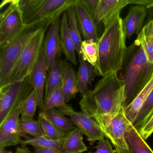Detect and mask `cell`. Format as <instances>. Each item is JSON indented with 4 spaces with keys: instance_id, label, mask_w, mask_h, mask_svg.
<instances>
[{
    "instance_id": "cell-1",
    "label": "cell",
    "mask_w": 153,
    "mask_h": 153,
    "mask_svg": "<svg viewBox=\"0 0 153 153\" xmlns=\"http://www.w3.org/2000/svg\"><path fill=\"white\" fill-rule=\"evenodd\" d=\"M122 21L120 14L118 15L105 27L99 37L98 58L94 67L97 76L103 77L123 68L128 49Z\"/></svg>"
},
{
    "instance_id": "cell-2",
    "label": "cell",
    "mask_w": 153,
    "mask_h": 153,
    "mask_svg": "<svg viewBox=\"0 0 153 153\" xmlns=\"http://www.w3.org/2000/svg\"><path fill=\"white\" fill-rule=\"evenodd\" d=\"M124 82L114 72L103 77L79 102L82 111L90 116L115 113L123 107Z\"/></svg>"
},
{
    "instance_id": "cell-3",
    "label": "cell",
    "mask_w": 153,
    "mask_h": 153,
    "mask_svg": "<svg viewBox=\"0 0 153 153\" xmlns=\"http://www.w3.org/2000/svg\"><path fill=\"white\" fill-rule=\"evenodd\" d=\"M123 80L125 88L124 108L129 105L149 82L153 74V63L149 62L142 46L136 42L127 50Z\"/></svg>"
},
{
    "instance_id": "cell-4",
    "label": "cell",
    "mask_w": 153,
    "mask_h": 153,
    "mask_svg": "<svg viewBox=\"0 0 153 153\" xmlns=\"http://www.w3.org/2000/svg\"><path fill=\"white\" fill-rule=\"evenodd\" d=\"M78 0H19L26 25L36 26L46 31L47 27Z\"/></svg>"
},
{
    "instance_id": "cell-5",
    "label": "cell",
    "mask_w": 153,
    "mask_h": 153,
    "mask_svg": "<svg viewBox=\"0 0 153 153\" xmlns=\"http://www.w3.org/2000/svg\"><path fill=\"white\" fill-rule=\"evenodd\" d=\"M41 28L36 26L27 25L24 31L10 43L1 48L0 87L6 85L23 51Z\"/></svg>"
},
{
    "instance_id": "cell-6",
    "label": "cell",
    "mask_w": 153,
    "mask_h": 153,
    "mask_svg": "<svg viewBox=\"0 0 153 153\" xmlns=\"http://www.w3.org/2000/svg\"><path fill=\"white\" fill-rule=\"evenodd\" d=\"M19 0H3L0 6H6L0 14V48L10 43L26 27L19 5Z\"/></svg>"
},
{
    "instance_id": "cell-7",
    "label": "cell",
    "mask_w": 153,
    "mask_h": 153,
    "mask_svg": "<svg viewBox=\"0 0 153 153\" xmlns=\"http://www.w3.org/2000/svg\"><path fill=\"white\" fill-rule=\"evenodd\" d=\"M98 123L102 132L114 145L128 149L125 139V134L133 125L126 117L124 108L115 113L96 114L92 116Z\"/></svg>"
},
{
    "instance_id": "cell-8",
    "label": "cell",
    "mask_w": 153,
    "mask_h": 153,
    "mask_svg": "<svg viewBox=\"0 0 153 153\" xmlns=\"http://www.w3.org/2000/svg\"><path fill=\"white\" fill-rule=\"evenodd\" d=\"M29 77L0 87V128L33 91Z\"/></svg>"
},
{
    "instance_id": "cell-9",
    "label": "cell",
    "mask_w": 153,
    "mask_h": 153,
    "mask_svg": "<svg viewBox=\"0 0 153 153\" xmlns=\"http://www.w3.org/2000/svg\"><path fill=\"white\" fill-rule=\"evenodd\" d=\"M45 31L41 29L27 45L14 67L7 85L28 76L35 65L42 47Z\"/></svg>"
},
{
    "instance_id": "cell-10",
    "label": "cell",
    "mask_w": 153,
    "mask_h": 153,
    "mask_svg": "<svg viewBox=\"0 0 153 153\" xmlns=\"http://www.w3.org/2000/svg\"><path fill=\"white\" fill-rule=\"evenodd\" d=\"M57 110L63 115L70 116L73 124L87 137L88 141L94 142L104 139V135L96 121L85 111H76L68 105Z\"/></svg>"
},
{
    "instance_id": "cell-11",
    "label": "cell",
    "mask_w": 153,
    "mask_h": 153,
    "mask_svg": "<svg viewBox=\"0 0 153 153\" xmlns=\"http://www.w3.org/2000/svg\"><path fill=\"white\" fill-rule=\"evenodd\" d=\"M60 17L51 24L43 43V51L47 71L53 62L60 57L62 50L60 41Z\"/></svg>"
},
{
    "instance_id": "cell-12",
    "label": "cell",
    "mask_w": 153,
    "mask_h": 153,
    "mask_svg": "<svg viewBox=\"0 0 153 153\" xmlns=\"http://www.w3.org/2000/svg\"><path fill=\"white\" fill-rule=\"evenodd\" d=\"M16 109L0 128V148L16 146L21 143V120Z\"/></svg>"
},
{
    "instance_id": "cell-13",
    "label": "cell",
    "mask_w": 153,
    "mask_h": 153,
    "mask_svg": "<svg viewBox=\"0 0 153 153\" xmlns=\"http://www.w3.org/2000/svg\"><path fill=\"white\" fill-rule=\"evenodd\" d=\"M45 58L43 48L40 52L39 58L28 76L29 81L33 90L36 92L38 99V107L40 112H45L44 109V93L46 85V71Z\"/></svg>"
},
{
    "instance_id": "cell-14",
    "label": "cell",
    "mask_w": 153,
    "mask_h": 153,
    "mask_svg": "<svg viewBox=\"0 0 153 153\" xmlns=\"http://www.w3.org/2000/svg\"><path fill=\"white\" fill-rule=\"evenodd\" d=\"M75 7L78 24L83 39L97 42L99 39L97 25L94 18L81 0H78L75 5Z\"/></svg>"
},
{
    "instance_id": "cell-15",
    "label": "cell",
    "mask_w": 153,
    "mask_h": 153,
    "mask_svg": "<svg viewBox=\"0 0 153 153\" xmlns=\"http://www.w3.org/2000/svg\"><path fill=\"white\" fill-rule=\"evenodd\" d=\"M129 4V0H100L94 19L97 25L102 23L106 27Z\"/></svg>"
},
{
    "instance_id": "cell-16",
    "label": "cell",
    "mask_w": 153,
    "mask_h": 153,
    "mask_svg": "<svg viewBox=\"0 0 153 153\" xmlns=\"http://www.w3.org/2000/svg\"><path fill=\"white\" fill-rule=\"evenodd\" d=\"M147 16V10L139 5L131 6L126 17L123 19V27L126 38H130L135 34L138 35Z\"/></svg>"
},
{
    "instance_id": "cell-17",
    "label": "cell",
    "mask_w": 153,
    "mask_h": 153,
    "mask_svg": "<svg viewBox=\"0 0 153 153\" xmlns=\"http://www.w3.org/2000/svg\"><path fill=\"white\" fill-rule=\"evenodd\" d=\"M60 41L62 52L66 59L73 65H77L76 58V48L69 30L67 10L62 14L60 25Z\"/></svg>"
},
{
    "instance_id": "cell-18",
    "label": "cell",
    "mask_w": 153,
    "mask_h": 153,
    "mask_svg": "<svg viewBox=\"0 0 153 153\" xmlns=\"http://www.w3.org/2000/svg\"><path fill=\"white\" fill-rule=\"evenodd\" d=\"M63 72L61 82V88L66 103L75 98L79 92L76 74L70 63L62 61Z\"/></svg>"
},
{
    "instance_id": "cell-19",
    "label": "cell",
    "mask_w": 153,
    "mask_h": 153,
    "mask_svg": "<svg viewBox=\"0 0 153 153\" xmlns=\"http://www.w3.org/2000/svg\"><path fill=\"white\" fill-rule=\"evenodd\" d=\"M62 61L60 58L55 60L48 70L45 85L44 102L55 90L61 86L63 72Z\"/></svg>"
},
{
    "instance_id": "cell-20",
    "label": "cell",
    "mask_w": 153,
    "mask_h": 153,
    "mask_svg": "<svg viewBox=\"0 0 153 153\" xmlns=\"http://www.w3.org/2000/svg\"><path fill=\"white\" fill-rule=\"evenodd\" d=\"M79 68L76 74L79 92L83 97L90 91L89 86H91L96 74L94 66L84 61L82 58H79Z\"/></svg>"
},
{
    "instance_id": "cell-21",
    "label": "cell",
    "mask_w": 153,
    "mask_h": 153,
    "mask_svg": "<svg viewBox=\"0 0 153 153\" xmlns=\"http://www.w3.org/2000/svg\"><path fill=\"white\" fill-rule=\"evenodd\" d=\"M153 89V74L149 82L132 102L124 108L125 114L132 124L148 97Z\"/></svg>"
},
{
    "instance_id": "cell-22",
    "label": "cell",
    "mask_w": 153,
    "mask_h": 153,
    "mask_svg": "<svg viewBox=\"0 0 153 153\" xmlns=\"http://www.w3.org/2000/svg\"><path fill=\"white\" fill-rule=\"evenodd\" d=\"M125 139L130 153H153V150L133 125L125 133Z\"/></svg>"
},
{
    "instance_id": "cell-23",
    "label": "cell",
    "mask_w": 153,
    "mask_h": 153,
    "mask_svg": "<svg viewBox=\"0 0 153 153\" xmlns=\"http://www.w3.org/2000/svg\"><path fill=\"white\" fill-rule=\"evenodd\" d=\"M61 149L66 153H82L87 151L82 133L78 128L66 134Z\"/></svg>"
},
{
    "instance_id": "cell-24",
    "label": "cell",
    "mask_w": 153,
    "mask_h": 153,
    "mask_svg": "<svg viewBox=\"0 0 153 153\" xmlns=\"http://www.w3.org/2000/svg\"><path fill=\"white\" fill-rule=\"evenodd\" d=\"M135 42L141 45L149 62L153 63V23L146 22Z\"/></svg>"
},
{
    "instance_id": "cell-25",
    "label": "cell",
    "mask_w": 153,
    "mask_h": 153,
    "mask_svg": "<svg viewBox=\"0 0 153 153\" xmlns=\"http://www.w3.org/2000/svg\"><path fill=\"white\" fill-rule=\"evenodd\" d=\"M25 140H22L20 144L22 146L25 147L27 145H30L33 147L48 149L56 150L61 149L62 144L64 142V138L60 140H51L45 137H33L29 136H25Z\"/></svg>"
},
{
    "instance_id": "cell-26",
    "label": "cell",
    "mask_w": 153,
    "mask_h": 153,
    "mask_svg": "<svg viewBox=\"0 0 153 153\" xmlns=\"http://www.w3.org/2000/svg\"><path fill=\"white\" fill-rule=\"evenodd\" d=\"M38 121L45 137L51 140H60L66 136V134L61 131L53 124L46 112L39 113Z\"/></svg>"
},
{
    "instance_id": "cell-27",
    "label": "cell",
    "mask_w": 153,
    "mask_h": 153,
    "mask_svg": "<svg viewBox=\"0 0 153 153\" xmlns=\"http://www.w3.org/2000/svg\"><path fill=\"white\" fill-rule=\"evenodd\" d=\"M67 13L70 33L74 41L76 53L79 58L80 45L83 40L78 24L75 6L70 7L67 10Z\"/></svg>"
},
{
    "instance_id": "cell-28",
    "label": "cell",
    "mask_w": 153,
    "mask_h": 153,
    "mask_svg": "<svg viewBox=\"0 0 153 153\" xmlns=\"http://www.w3.org/2000/svg\"><path fill=\"white\" fill-rule=\"evenodd\" d=\"M38 99L36 92L33 89L20 105L19 109L21 120H33V117L38 106Z\"/></svg>"
},
{
    "instance_id": "cell-29",
    "label": "cell",
    "mask_w": 153,
    "mask_h": 153,
    "mask_svg": "<svg viewBox=\"0 0 153 153\" xmlns=\"http://www.w3.org/2000/svg\"><path fill=\"white\" fill-rule=\"evenodd\" d=\"M95 66L98 58V44L93 41L83 40L80 45L79 58Z\"/></svg>"
},
{
    "instance_id": "cell-30",
    "label": "cell",
    "mask_w": 153,
    "mask_h": 153,
    "mask_svg": "<svg viewBox=\"0 0 153 153\" xmlns=\"http://www.w3.org/2000/svg\"><path fill=\"white\" fill-rule=\"evenodd\" d=\"M56 127L63 133L67 134L76 128L71 120L65 117L56 108L45 112Z\"/></svg>"
},
{
    "instance_id": "cell-31",
    "label": "cell",
    "mask_w": 153,
    "mask_h": 153,
    "mask_svg": "<svg viewBox=\"0 0 153 153\" xmlns=\"http://www.w3.org/2000/svg\"><path fill=\"white\" fill-rule=\"evenodd\" d=\"M153 114V89L138 114L133 123V126L136 129L139 130Z\"/></svg>"
},
{
    "instance_id": "cell-32",
    "label": "cell",
    "mask_w": 153,
    "mask_h": 153,
    "mask_svg": "<svg viewBox=\"0 0 153 153\" xmlns=\"http://www.w3.org/2000/svg\"><path fill=\"white\" fill-rule=\"evenodd\" d=\"M21 120V132L22 137L32 136L33 137H39L44 136L38 121L35 120Z\"/></svg>"
},
{
    "instance_id": "cell-33",
    "label": "cell",
    "mask_w": 153,
    "mask_h": 153,
    "mask_svg": "<svg viewBox=\"0 0 153 153\" xmlns=\"http://www.w3.org/2000/svg\"><path fill=\"white\" fill-rule=\"evenodd\" d=\"M58 88L44 102L45 112L53 108H59L67 105L61 87Z\"/></svg>"
},
{
    "instance_id": "cell-34",
    "label": "cell",
    "mask_w": 153,
    "mask_h": 153,
    "mask_svg": "<svg viewBox=\"0 0 153 153\" xmlns=\"http://www.w3.org/2000/svg\"><path fill=\"white\" fill-rule=\"evenodd\" d=\"M94 153H117L113 150L109 139L100 140L96 146V150Z\"/></svg>"
},
{
    "instance_id": "cell-35",
    "label": "cell",
    "mask_w": 153,
    "mask_h": 153,
    "mask_svg": "<svg viewBox=\"0 0 153 153\" xmlns=\"http://www.w3.org/2000/svg\"><path fill=\"white\" fill-rule=\"evenodd\" d=\"M138 131L144 140L147 139L153 133V114Z\"/></svg>"
},
{
    "instance_id": "cell-36",
    "label": "cell",
    "mask_w": 153,
    "mask_h": 153,
    "mask_svg": "<svg viewBox=\"0 0 153 153\" xmlns=\"http://www.w3.org/2000/svg\"><path fill=\"white\" fill-rule=\"evenodd\" d=\"M81 1L85 6L91 16L94 18L96 11L98 7L100 0H81Z\"/></svg>"
},
{
    "instance_id": "cell-37",
    "label": "cell",
    "mask_w": 153,
    "mask_h": 153,
    "mask_svg": "<svg viewBox=\"0 0 153 153\" xmlns=\"http://www.w3.org/2000/svg\"><path fill=\"white\" fill-rule=\"evenodd\" d=\"M129 4L143 6L147 9L153 6V0H129Z\"/></svg>"
},
{
    "instance_id": "cell-38",
    "label": "cell",
    "mask_w": 153,
    "mask_h": 153,
    "mask_svg": "<svg viewBox=\"0 0 153 153\" xmlns=\"http://www.w3.org/2000/svg\"><path fill=\"white\" fill-rule=\"evenodd\" d=\"M34 150L33 153H66L63 150H56L48 149L34 147Z\"/></svg>"
},
{
    "instance_id": "cell-39",
    "label": "cell",
    "mask_w": 153,
    "mask_h": 153,
    "mask_svg": "<svg viewBox=\"0 0 153 153\" xmlns=\"http://www.w3.org/2000/svg\"><path fill=\"white\" fill-rule=\"evenodd\" d=\"M15 153H32L28 148L26 147H18Z\"/></svg>"
},
{
    "instance_id": "cell-40",
    "label": "cell",
    "mask_w": 153,
    "mask_h": 153,
    "mask_svg": "<svg viewBox=\"0 0 153 153\" xmlns=\"http://www.w3.org/2000/svg\"><path fill=\"white\" fill-rule=\"evenodd\" d=\"M147 19L146 22L152 21L153 23V6L147 9Z\"/></svg>"
},
{
    "instance_id": "cell-41",
    "label": "cell",
    "mask_w": 153,
    "mask_h": 153,
    "mask_svg": "<svg viewBox=\"0 0 153 153\" xmlns=\"http://www.w3.org/2000/svg\"><path fill=\"white\" fill-rule=\"evenodd\" d=\"M115 148L117 153H130L128 149H123L116 146H115Z\"/></svg>"
},
{
    "instance_id": "cell-42",
    "label": "cell",
    "mask_w": 153,
    "mask_h": 153,
    "mask_svg": "<svg viewBox=\"0 0 153 153\" xmlns=\"http://www.w3.org/2000/svg\"><path fill=\"white\" fill-rule=\"evenodd\" d=\"M0 153H13V152L12 151L6 150L4 148H0Z\"/></svg>"
},
{
    "instance_id": "cell-43",
    "label": "cell",
    "mask_w": 153,
    "mask_h": 153,
    "mask_svg": "<svg viewBox=\"0 0 153 153\" xmlns=\"http://www.w3.org/2000/svg\"></svg>"
}]
</instances>
